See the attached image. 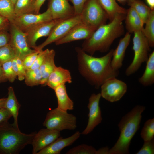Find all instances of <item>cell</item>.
Segmentation results:
<instances>
[{
	"label": "cell",
	"mask_w": 154,
	"mask_h": 154,
	"mask_svg": "<svg viewBox=\"0 0 154 154\" xmlns=\"http://www.w3.org/2000/svg\"><path fill=\"white\" fill-rule=\"evenodd\" d=\"M75 50L80 73L96 89H98L107 80L119 75V70L114 68L111 64L113 49L100 57L87 53L80 47H76Z\"/></svg>",
	"instance_id": "1"
},
{
	"label": "cell",
	"mask_w": 154,
	"mask_h": 154,
	"mask_svg": "<svg viewBox=\"0 0 154 154\" xmlns=\"http://www.w3.org/2000/svg\"><path fill=\"white\" fill-rule=\"evenodd\" d=\"M126 15L118 14L109 23L99 27L90 38L84 40L81 48L82 50L92 56L97 51H108L114 40L124 33L123 22Z\"/></svg>",
	"instance_id": "2"
},
{
	"label": "cell",
	"mask_w": 154,
	"mask_h": 154,
	"mask_svg": "<svg viewBox=\"0 0 154 154\" xmlns=\"http://www.w3.org/2000/svg\"><path fill=\"white\" fill-rule=\"evenodd\" d=\"M145 109L143 106L137 105L123 116L118 126L119 137L108 151L109 154H128L131 139L140 127L142 112Z\"/></svg>",
	"instance_id": "3"
},
{
	"label": "cell",
	"mask_w": 154,
	"mask_h": 154,
	"mask_svg": "<svg viewBox=\"0 0 154 154\" xmlns=\"http://www.w3.org/2000/svg\"><path fill=\"white\" fill-rule=\"evenodd\" d=\"M36 132L26 134L8 122L0 125V154H18L31 144Z\"/></svg>",
	"instance_id": "4"
},
{
	"label": "cell",
	"mask_w": 154,
	"mask_h": 154,
	"mask_svg": "<svg viewBox=\"0 0 154 154\" xmlns=\"http://www.w3.org/2000/svg\"><path fill=\"white\" fill-rule=\"evenodd\" d=\"M58 108L50 110L43 123L46 128L61 131L74 130L76 127L77 118L74 115Z\"/></svg>",
	"instance_id": "5"
},
{
	"label": "cell",
	"mask_w": 154,
	"mask_h": 154,
	"mask_svg": "<svg viewBox=\"0 0 154 154\" xmlns=\"http://www.w3.org/2000/svg\"><path fill=\"white\" fill-rule=\"evenodd\" d=\"M133 38L132 49L134 52L133 59L126 69L125 75L129 76L136 72L142 64L147 61L149 46L143 31L135 32Z\"/></svg>",
	"instance_id": "6"
},
{
	"label": "cell",
	"mask_w": 154,
	"mask_h": 154,
	"mask_svg": "<svg viewBox=\"0 0 154 154\" xmlns=\"http://www.w3.org/2000/svg\"><path fill=\"white\" fill-rule=\"evenodd\" d=\"M82 23L95 30L106 23L108 15L97 0H88L80 14Z\"/></svg>",
	"instance_id": "7"
},
{
	"label": "cell",
	"mask_w": 154,
	"mask_h": 154,
	"mask_svg": "<svg viewBox=\"0 0 154 154\" xmlns=\"http://www.w3.org/2000/svg\"><path fill=\"white\" fill-rule=\"evenodd\" d=\"M81 22L80 15L60 21L54 27L46 39L41 44L37 46L35 50L39 51L42 50L46 46L63 37L74 26Z\"/></svg>",
	"instance_id": "8"
},
{
	"label": "cell",
	"mask_w": 154,
	"mask_h": 154,
	"mask_svg": "<svg viewBox=\"0 0 154 154\" xmlns=\"http://www.w3.org/2000/svg\"><path fill=\"white\" fill-rule=\"evenodd\" d=\"M9 44L13 48L16 57L23 60L28 55L36 50L29 46L25 33L19 29L13 23H10Z\"/></svg>",
	"instance_id": "9"
},
{
	"label": "cell",
	"mask_w": 154,
	"mask_h": 154,
	"mask_svg": "<svg viewBox=\"0 0 154 154\" xmlns=\"http://www.w3.org/2000/svg\"><path fill=\"white\" fill-rule=\"evenodd\" d=\"M100 87L101 97L111 102L119 100L125 94L127 89L126 84L116 78L107 80Z\"/></svg>",
	"instance_id": "10"
},
{
	"label": "cell",
	"mask_w": 154,
	"mask_h": 154,
	"mask_svg": "<svg viewBox=\"0 0 154 154\" xmlns=\"http://www.w3.org/2000/svg\"><path fill=\"white\" fill-rule=\"evenodd\" d=\"M62 20L53 19L37 25L25 31L24 32L29 47L35 50L37 40L42 37H48L55 25Z\"/></svg>",
	"instance_id": "11"
},
{
	"label": "cell",
	"mask_w": 154,
	"mask_h": 154,
	"mask_svg": "<svg viewBox=\"0 0 154 154\" xmlns=\"http://www.w3.org/2000/svg\"><path fill=\"white\" fill-rule=\"evenodd\" d=\"M101 97L100 93H93L89 98L87 106L89 110L88 122L86 127L81 134L87 135L90 133L101 122L102 119L99 106Z\"/></svg>",
	"instance_id": "12"
},
{
	"label": "cell",
	"mask_w": 154,
	"mask_h": 154,
	"mask_svg": "<svg viewBox=\"0 0 154 154\" xmlns=\"http://www.w3.org/2000/svg\"><path fill=\"white\" fill-rule=\"evenodd\" d=\"M52 19L51 12L48 8L45 11L42 13H29L16 17L12 23L24 32L34 26Z\"/></svg>",
	"instance_id": "13"
},
{
	"label": "cell",
	"mask_w": 154,
	"mask_h": 154,
	"mask_svg": "<svg viewBox=\"0 0 154 154\" xmlns=\"http://www.w3.org/2000/svg\"><path fill=\"white\" fill-rule=\"evenodd\" d=\"M60 136V131L46 128L40 129L35 134L32 141V153L37 154Z\"/></svg>",
	"instance_id": "14"
},
{
	"label": "cell",
	"mask_w": 154,
	"mask_h": 154,
	"mask_svg": "<svg viewBox=\"0 0 154 154\" xmlns=\"http://www.w3.org/2000/svg\"><path fill=\"white\" fill-rule=\"evenodd\" d=\"M95 30L81 22L74 26L66 35L55 43L58 45L76 40H86Z\"/></svg>",
	"instance_id": "15"
},
{
	"label": "cell",
	"mask_w": 154,
	"mask_h": 154,
	"mask_svg": "<svg viewBox=\"0 0 154 154\" xmlns=\"http://www.w3.org/2000/svg\"><path fill=\"white\" fill-rule=\"evenodd\" d=\"M48 8L54 19L64 20L75 15L73 7L68 0H49Z\"/></svg>",
	"instance_id": "16"
},
{
	"label": "cell",
	"mask_w": 154,
	"mask_h": 154,
	"mask_svg": "<svg viewBox=\"0 0 154 154\" xmlns=\"http://www.w3.org/2000/svg\"><path fill=\"white\" fill-rule=\"evenodd\" d=\"M80 133L77 131L70 137L63 138L60 137L37 154H59L65 147L72 145L80 137Z\"/></svg>",
	"instance_id": "17"
},
{
	"label": "cell",
	"mask_w": 154,
	"mask_h": 154,
	"mask_svg": "<svg viewBox=\"0 0 154 154\" xmlns=\"http://www.w3.org/2000/svg\"><path fill=\"white\" fill-rule=\"evenodd\" d=\"M131 35L126 33L123 38L120 39L116 48L113 50L111 64L112 67L116 70L122 67L126 49L131 40Z\"/></svg>",
	"instance_id": "18"
},
{
	"label": "cell",
	"mask_w": 154,
	"mask_h": 154,
	"mask_svg": "<svg viewBox=\"0 0 154 154\" xmlns=\"http://www.w3.org/2000/svg\"><path fill=\"white\" fill-rule=\"evenodd\" d=\"M72 82L69 71L61 67L56 66L48 78L46 86L54 89L58 86Z\"/></svg>",
	"instance_id": "19"
},
{
	"label": "cell",
	"mask_w": 154,
	"mask_h": 154,
	"mask_svg": "<svg viewBox=\"0 0 154 154\" xmlns=\"http://www.w3.org/2000/svg\"><path fill=\"white\" fill-rule=\"evenodd\" d=\"M55 55L54 50H49L39 68L42 77L41 84L42 86H46L49 76L56 66L54 60Z\"/></svg>",
	"instance_id": "20"
},
{
	"label": "cell",
	"mask_w": 154,
	"mask_h": 154,
	"mask_svg": "<svg viewBox=\"0 0 154 154\" xmlns=\"http://www.w3.org/2000/svg\"><path fill=\"white\" fill-rule=\"evenodd\" d=\"M125 26L128 32L131 33L143 31L144 24L141 18L132 7L127 10L125 19Z\"/></svg>",
	"instance_id": "21"
},
{
	"label": "cell",
	"mask_w": 154,
	"mask_h": 154,
	"mask_svg": "<svg viewBox=\"0 0 154 154\" xmlns=\"http://www.w3.org/2000/svg\"><path fill=\"white\" fill-rule=\"evenodd\" d=\"M54 90L58 101L57 108L67 111L74 109V102L68 96L65 84L60 85Z\"/></svg>",
	"instance_id": "22"
},
{
	"label": "cell",
	"mask_w": 154,
	"mask_h": 154,
	"mask_svg": "<svg viewBox=\"0 0 154 154\" xmlns=\"http://www.w3.org/2000/svg\"><path fill=\"white\" fill-rule=\"evenodd\" d=\"M4 107L9 111L13 116L14 119L13 125L19 128L18 117L20 105L17 100L13 89L11 86L8 88V96Z\"/></svg>",
	"instance_id": "23"
},
{
	"label": "cell",
	"mask_w": 154,
	"mask_h": 154,
	"mask_svg": "<svg viewBox=\"0 0 154 154\" xmlns=\"http://www.w3.org/2000/svg\"><path fill=\"white\" fill-rule=\"evenodd\" d=\"M110 21L118 14H126L127 10L120 6L116 0H97Z\"/></svg>",
	"instance_id": "24"
},
{
	"label": "cell",
	"mask_w": 154,
	"mask_h": 154,
	"mask_svg": "<svg viewBox=\"0 0 154 154\" xmlns=\"http://www.w3.org/2000/svg\"><path fill=\"white\" fill-rule=\"evenodd\" d=\"M145 71L138 79L139 82L144 86L152 85L154 83V51L149 55L146 62Z\"/></svg>",
	"instance_id": "25"
},
{
	"label": "cell",
	"mask_w": 154,
	"mask_h": 154,
	"mask_svg": "<svg viewBox=\"0 0 154 154\" xmlns=\"http://www.w3.org/2000/svg\"><path fill=\"white\" fill-rule=\"evenodd\" d=\"M36 0H17L14 5L16 17L24 14L34 13Z\"/></svg>",
	"instance_id": "26"
},
{
	"label": "cell",
	"mask_w": 154,
	"mask_h": 154,
	"mask_svg": "<svg viewBox=\"0 0 154 154\" xmlns=\"http://www.w3.org/2000/svg\"><path fill=\"white\" fill-rule=\"evenodd\" d=\"M0 15L12 23L16 16L14 4L11 0H0Z\"/></svg>",
	"instance_id": "27"
},
{
	"label": "cell",
	"mask_w": 154,
	"mask_h": 154,
	"mask_svg": "<svg viewBox=\"0 0 154 154\" xmlns=\"http://www.w3.org/2000/svg\"><path fill=\"white\" fill-rule=\"evenodd\" d=\"M143 32L150 47L154 46V10H151L145 23Z\"/></svg>",
	"instance_id": "28"
},
{
	"label": "cell",
	"mask_w": 154,
	"mask_h": 154,
	"mask_svg": "<svg viewBox=\"0 0 154 154\" xmlns=\"http://www.w3.org/2000/svg\"><path fill=\"white\" fill-rule=\"evenodd\" d=\"M128 3L136 11L145 24L152 10L140 0H133Z\"/></svg>",
	"instance_id": "29"
},
{
	"label": "cell",
	"mask_w": 154,
	"mask_h": 154,
	"mask_svg": "<svg viewBox=\"0 0 154 154\" xmlns=\"http://www.w3.org/2000/svg\"><path fill=\"white\" fill-rule=\"evenodd\" d=\"M25 82L29 86L41 85L42 77L39 68L26 71Z\"/></svg>",
	"instance_id": "30"
},
{
	"label": "cell",
	"mask_w": 154,
	"mask_h": 154,
	"mask_svg": "<svg viewBox=\"0 0 154 154\" xmlns=\"http://www.w3.org/2000/svg\"><path fill=\"white\" fill-rule=\"evenodd\" d=\"M144 141L150 140L154 137V118L149 119L145 123L140 134Z\"/></svg>",
	"instance_id": "31"
},
{
	"label": "cell",
	"mask_w": 154,
	"mask_h": 154,
	"mask_svg": "<svg viewBox=\"0 0 154 154\" xmlns=\"http://www.w3.org/2000/svg\"><path fill=\"white\" fill-rule=\"evenodd\" d=\"M96 149L93 146L82 144L74 147L66 152V154H96Z\"/></svg>",
	"instance_id": "32"
},
{
	"label": "cell",
	"mask_w": 154,
	"mask_h": 154,
	"mask_svg": "<svg viewBox=\"0 0 154 154\" xmlns=\"http://www.w3.org/2000/svg\"><path fill=\"white\" fill-rule=\"evenodd\" d=\"M12 66L18 80L22 81L25 78L26 70L24 67L23 60L16 57L12 60Z\"/></svg>",
	"instance_id": "33"
},
{
	"label": "cell",
	"mask_w": 154,
	"mask_h": 154,
	"mask_svg": "<svg viewBox=\"0 0 154 154\" xmlns=\"http://www.w3.org/2000/svg\"><path fill=\"white\" fill-rule=\"evenodd\" d=\"M16 57L14 51L9 43L0 48V64H1Z\"/></svg>",
	"instance_id": "34"
},
{
	"label": "cell",
	"mask_w": 154,
	"mask_h": 154,
	"mask_svg": "<svg viewBox=\"0 0 154 154\" xmlns=\"http://www.w3.org/2000/svg\"><path fill=\"white\" fill-rule=\"evenodd\" d=\"M1 65L4 75L6 79L10 82H13L17 76L12 67V60L3 63Z\"/></svg>",
	"instance_id": "35"
},
{
	"label": "cell",
	"mask_w": 154,
	"mask_h": 154,
	"mask_svg": "<svg viewBox=\"0 0 154 154\" xmlns=\"http://www.w3.org/2000/svg\"><path fill=\"white\" fill-rule=\"evenodd\" d=\"M136 154H154V138L147 141H144L141 148Z\"/></svg>",
	"instance_id": "36"
},
{
	"label": "cell",
	"mask_w": 154,
	"mask_h": 154,
	"mask_svg": "<svg viewBox=\"0 0 154 154\" xmlns=\"http://www.w3.org/2000/svg\"><path fill=\"white\" fill-rule=\"evenodd\" d=\"M40 52L36 50L27 55L22 60L26 71L30 69Z\"/></svg>",
	"instance_id": "37"
},
{
	"label": "cell",
	"mask_w": 154,
	"mask_h": 154,
	"mask_svg": "<svg viewBox=\"0 0 154 154\" xmlns=\"http://www.w3.org/2000/svg\"><path fill=\"white\" fill-rule=\"evenodd\" d=\"M49 49H46L44 50H42L40 52L34 63L30 68L33 70L36 68H39L41 65L45 56L48 52Z\"/></svg>",
	"instance_id": "38"
},
{
	"label": "cell",
	"mask_w": 154,
	"mask_h": 154,
	"mask_svg": "<svg viewBox=\"0 0 154 154\" xmlns=\"http://www.w3.org/2000/svg\"><path fill=\"white\" fill-rule=\"evenodd\" d=\"M72 3L75 15H80L84 5L88 0H69Z\"/></svg>",
	"instance_id": "39"
},
{
	"label": "cell",
	"mask_w": 154,
	"mask_h": 154,
	"mask_svg": "<svg viewBox=\"0 0 154 154\" xmlns=\"http://www.w3.org/2000/svg\"><path fill=\"white\" fill-rule=\"evenodd\" d=\"M12 116L11 114L5 107L0 108V125L8 122Z\"/></svg>",
	"instance_id": "40"
},
{
	"label": "cell",
	"mask_w": 154,
	"mask_h": 154,
	"mask_svg": "<svg viewBox=\"0 0 154 154\" xmlns=\"http://www.w3.org/2000/svg\"><path fill=\"white\" fill-rule=\"evenodd\" d=\"M10 35L7 31H0V48L9 43Z\"/></svg>",
	"instance_id": "41"
},
{
	"label": "cell",
	"mask_w": 154,
	"mask_h": 154,
	"mask_svg": "<svg viewBox=\"0 0 154 154\" xmlns=\"http://www.w3.org/2000/svg\"><path fill=\"white\" fill-rule=\"evenodd\" d=\"M10 23L6 18L0 15V31H7L9 29Z\"/></svg>",
	"instance_id": "42"
},
{
	"label": "cell",
	"mask_w": 154,
	"mask_h": 154,
	"mask_svg": "<svg viewBox=\"0 0 154 154\" xmlns=\"http://www.w3.org/2000/svg\"><path fill=\"white\" fill-rule=\"evenodd\" d=\"M46 0H36L34 14H38L42 5Z\"/></svg>",
	"instance_id": "43"
},
{
	"label": "cell",
	"mask_w": 154,
	"mask_h": 154,
	"mask_svg": "<svg viewBox=\"0 0 154 154\" xmlns=\"http://www.w3.org/2000/svg\"><path fill=\"white\" fill-rule=\"evenodd\" d=\"M109 150L108 147L100 148L96 151V154H109Z\"/></svg>",
	"instance_id": "44"
},
{
	"label": "cell",
	"mask_w": 154,
	"mask_h": 154,
	"mask_svg": "<svg viewBox=\"0 0 154 154\" xmlns=\"http://www.w3.org/2000/svg\"><path fill=\"white\" fill-rule=\"evenodd\" d=\"M7 80L5 78L3 71L2 65L0 64V83L5 81Z\"/></svg>",
	"instance_id": "45"
},
{
	"label": "cell",
	"mask_w": 154,
	"mask_h": 154,
	"mask_svg": "<svg viewBox=\"0 0 154 154\" xmlns=\"http://www.w3.org/2000/svg\"><path fill=\"white\" fill-rule=\"evenodd\" d=\"M148 7L151 10H154V0H146Z\"/></svg>",
	"instance_id": "46"
},
{
	"label": "cell",
	"mask_w": 154,
	"mask_h": 154,
	"mask_svg": "<svg viewBox=\"0 0 154 154\" xmlns=\"http://www.w3.org/2000/svg\"><path fill=\"white\" fill-rule=\"evenodd\" d=\"M7 98H0V108L4 107Z\"/></svg>",
	"instance_id": "47"
},
{
	"label": "cell",
	"mask_w": 154,
	"mask_h": 154,
	"mask_svg": "<svg viewBox=\"0 0 154 154\" xmlns=\"http://www.w3.org/2000/svg\"><path fill=\"white\" fill-rule=\"evenodd\" d=\"M118 1L121 3H123L126 1H128V3L132 1L133 0H117Z\"/></svg>",
	"instance_id": "48"
},
{
	"label": "cell",
	"mask_w": 154,
	"mask_h": 154,
	"mask_svg": "<svg viewBox=\"0 0 154 154\" xmlns=\"http://www.w3.org/2000/svg\"><path fill=\"white\" fill-rule=\"evenodd\" d=\"M12 2L15 5V4L16 2L17 1V0H11Z\"/></svg>",
	"instance_id": "49"
}]
</instances>
